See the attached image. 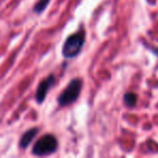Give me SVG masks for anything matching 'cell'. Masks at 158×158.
<instances>
[{"instance_id":"1","label":"cell","mask_w":158,"mask_h":158,"mask_svg":"<svg viewBox=\"0 0 158 158\" xmlns=\"http://www.w3.org/2000/svg\"><path fill=\"white\" fill-rule=\"evenodd\" d=\"M85 41H86V34H85L84 29H80L75 34L68 36L66 41L64 42L63 49H62L63 56L65 59L76 57L79 53L81 52Z\"/></svg>"},{"instance_id":"2","label":"cell","mask_w":158,"mask_h":158,"mask_svg":"<svg viewBox=\"0 0 158 158\" xmlns=\"http://www.w3.org/2000/svg\"><path fill=\"white\" fill-rule=\"evenodd\" d=\"M82 89V80L80 78H75L67 85L64 91L57 98V103L60 106L64 107L69 104L77 101V99L80 95Z\"/></svg>"},{"instance_id":"3","label":"cell","mask_w":158,"mask_h":158,"mask_svg":"<svg viewBox=\"0 0 158 158\" xmlns=\"http://www.w3.org/2000/svg\"><path fill=\"white\" fill-rule=\"evenodd\" d=\"M57 148V140L52 134H46L36 142L33 147V154L36 156H44L52 154Z\"/></svg>"},{"instance_id":"4","label":"cell","mask_w":158,"mask_h":158,"mask_svg":"<svg viewBox=\"0 0 158 158\" xmlns=\"http://www.w3.org/2000/svg\"><path fill=\"white\" fill-rule=\"evenodd\" d=\"M53 82H54V76H53V75L48 76L46 79H44V80L40 82V85L38 86L36 95H35L36 101H37L39 104H41L42 102L46 100V97H47V94H48L50 88L52 87Z\"/></svg>"},{"instance_id":"5","label":"cell","mask_w":158,"mask_h":158,"mask_svg":"<svg viewBox=\"0 0 158 158\" xmlns=\"http://www.w3.org/2000/svg\"><path fill=\"white\" fill-rule=\"evenodd\" d=\"M38 133V128H31V129L27 130L24 134L22 135L20 141V147L21 148H26L29 144L31 143V141L35 139V136Z\"/></svg>"},{"instance_id":"6","label":"cell","mask_w":158,"mask_h":158,"mask_svg":"<svg viewBox=\"0 0 158 158\" xmlns=\"http://www.w3.org/2000/svg\"><path fill=\"white\" fill-rule=\"evenodd\" d=\"M123 101H125V104L128 107H133L138 102V95L134 92H128L125 94Z\"/></svg>"},{"instance_id":"7","label":"cell","mask_w":158,"mask_h":158,"mask_svg":"<svg viewBox=\"0 0 158 158\" xmlns=\"http://www.w3.org/2000/svg\"><path fill=\"white\" fill-rule=\"evenodd\" d=\"M50 1L51 0H39V1L35 5V7H34V12H35V13H38V14L42 13V12L47 9V7L49 6Z\"/></svg>"},{"instance_id":"8","label":"cell","mask_w":158,"mask_h":158,"mask_svg":"<svg viewBox=\"0 0 158 158\" xmlns=\"http://www.w3.org/2000/svg\"><path fill=\"white\" fill-rule=\"evenodd\" d=\"M153 51H154V52H155V54H156V55H157V56H158V48H157V49H154Z\"/></svg>"}]
</instances>
